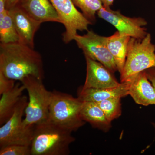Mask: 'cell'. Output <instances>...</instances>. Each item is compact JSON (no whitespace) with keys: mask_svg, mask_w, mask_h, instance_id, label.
I'll return each instance as SVG.
<instances>
[{"mask_svg":"<svg viewBox=\"0 0 155 155\" xmlns=\"http://www.w3.org/2000/svg\"><path fill=\"white\" fill-rule=\"evenodd\" d=\"M18 5L31 17L41 23H61L58 13L50 0H21Z\"/></svg>","mask_w":155,"mask_h":155,"instance_id":"13","label":"cell"},{"mask_svg":"<svg viewBox=\"0 0 155 155\" xmlns=\"http://www.w3.org/2000/svg\"><path fill=\"white\" fill-rule=\"evenodd\" d=\"M74 5L92 23L96 22V14L103 7L101 0H72Z\"/></svg>","mask_w":155,"mask_h":155,"instance_id":"19","label":"cell"},{"mask_svg":"<svg viewBox=\"0 0 155 155\" xmlns=\"http://www.w3.org/2000/svg\"><path fill=\"white\" fill-rule=\"evenodd\" d=\"M80 115L84 121L88 122L93 127L104 132H107L112 127L111 122L107 119L96 103L83 101Z\"/></svg>","mask_w":155,"mask_h":155,"instance_id":"15","label":"cell"},{"mask_svg":"<svg viewBox=\"0 0 155 155\" xmlns=\"http://www.w3.org/2000/svg\"><path fill=\"white\" fill-rule=\"evenodd\" d=\"M9 10L20 39L19 42L34 48L35 35L41 23L31 17L18 5Z\"/></svg>","mask_w":155,"mask_h":155,"instance_id":"11","label":"cell"},{"mask_svg":"<svg viewBox=\"0 0 155 155\" xmlns=\"http://www.w3.org/2000/svg\"><path fill=\"white\" fill-rule=\"evenodd\" d=\"M7 0H0V13L6 10Z\"/></svg>","mask_w":155,"mask_h":155,"instance_id":"25","label":"cell"},{"mask_svg":"<svg viewBox=\"0 0 155 155\" xmlns=\"http://www.w3.org/2000/svg\"><path fill=\"white\" fill-rule=\"evenodd\" d=\"M15 85V80L8 78L0 72V94L10 91Z\"/></svg>","mask_w":155,"mask_h":155,"instance_id":"22","label":"cell"},{"mask_svg":"<svg viewBox=\"0 0 155 155\" xmlns=\"http://www.w3.org/2000/svg\"><path fill=\"white\" fill-rule=\"evenodd\" d=\"M0 72L20 81L28 76L42 79L44 77L40 54L20 42L0 44Z\"/></svg>","mask_w":155,"mask_h":155,"instance_id":"1","label":"cell"},{"mask_svg":"<svg viewBox=\"0 0 155 155\" xmlns=\"http://www.w3.org/2000/svg\"><path fill=\"white\" fill-rule=\"evenodd\" d=\"M121 99L120 97L111 98L96 103L110 122L118 119L122 114Z\"/></svg>","mask_w":155,"mask_h":155,"instance_id":"20","label":"cell"},{"mask_svg":"<svg viewBox=\"0 0 155 155\" xmlns=\"http://www.w3.org/2000/svg\"><path fill=\"white\" fill-rule=\"evenodd\" d=\"M55 9L61 23L65 26L63 35L64 43L74 40L77 31H88L89 25L92 24L82 13L76 9L72 0H50Z\"/></svg>","mask_w":155,"mask_h":155,"instance_id":"8","label":"cell"},{"mask_svg":"<svg viewBox=\"0 0 155 155\" xmlns=\"http://www.w3.org/2000/svg\"><path fill=\"white\" fill-rule=\"evenodd\" d=\"M97 14L101 19L114 25L119 33L130 37L143 39L147 34L143 27L147 25L146 20L141 17H129L124 16L120 11L111 10L110 7L103 6Z\"/></svg>","mask_w":155,"mask_h":155,"instance_id":"9","label":"cell"},{"mask_svg":"<svg viewBox=\"0 0 155 155\" xmlns=\"http://www.w3.org/2000/svg\"><path fill=\"white\" fill-rule=\"evenodd\" d=\"M82 101L79 98L56 91L52 92L48 120L60 127L72 132L85 124L80 111Z\"/></svg>","mask_w":155,"mask_h":155,"instance_id":"4","label":"cell"},{"mask_svg":"<svg viewBox=\"0 0 155 155\" xmlns=\"http://www.w3.org/2000/svg\"><path fill=\"white\" fill-rule=\"evenodd\" d=\"M21 0H7L6 8L9 9L17 5Z\"/></svg>","mask_w":155,"mask_h":155,"instance_id":"24","label":"cell"},{"mask_svg":"<svg viewBox=\"0 0 155 155\" xmlns=\"http://www.w3.org/2000/svg\"><path fill=\"white\" fill-rule=\"evenodd\" d=\"M28 102L27 97L22 96L14 114L0 128V148L14 144L31 145L35 125L25 126L22 119Z\"/></svg>","mask_w":155,"mask_h":155,"instance_id":"6","label":"cell"},{"mask_svg":"<svg viewBox=\"0 0 155 155\" xmlns=\"http://www.w3.org/2000/svg\"><path fill=\"white\" fill-rule=\"evenodd\" d=\"M129 82H121L116 87L107 88H79L78 97L82 101L99 102L111 98H122L129 95Z\"/></svg>","mask_w":155,"mask_h":155,"instance_id":"14","label":"cell"},{"mask_svg":"<svg viewBox=\"0 0 155 155\" xmlns=\"http://www.w3.org/2000/svg\"><path fill=\"white\" fill-rule=\"evenodd\" d=\"M155 67V45L147 33L143 39L130 37L124 68L120 74V82L129 80L142 71Z\"/></svg>","mask_w":155,"mask_h":155,"instance_id":"5","label":"cell"},{"mask_svg":"<svg viewBox=\"0 0 155 155\" xmlns=\"http://www.w3.org/2000/svg\"><path fill=\"white\" fill-rule=\"evenodd\" d=\"M25 90L23 84L18 83L13 89L3 94L0 100V125H3L14 114L22 93Z\"/></svg>","mask_w":155,"mask_h":155,"instance_id":"17","label":"cell"},{"mask_svg":"<svg viewBox=\"0 0 155 155\" xmlns=\"http://www.w3.org/2000/svg\"><path fill=\"white\" fill-rule=\"evenodd\" d=\"M114 1V0H101V2L104 7H110V6L113 5Z\"/></svg>","mask_w":155,"mask_h":155,"instance_id":"26","label":"cell"},{"mask_svg":"<svg viewBox=\"0 0 155 155\" xmlns=\"http://www.w3.org/2000/svg\"><path fill=\"white\" fill-rule=\"evenodd\" d=\"M20 82L25 87L29 97L23 120L24 125H36L48 121L52 92L45 88L42 79L35 76L25 77Z\"/></svg>","mask_w":155,"mask_h":155,"instance_id":"3","label":"cell"},{"mask_svg":"<svg viewBox=\"0 0 155 155\" xmlns=\"http://www.w3.org/2000/svg\"><path fill=\"white\" fill-rule=\"evenodd\" d=\"M87 64V74L85 83L81 88H107L120 85L111 72L102 64L88 57H85Z\"/></svg>","mask_w":155,"mask_h":155,"instance_id":"10","label":"cell"},{"mask_svg":"<svg viewBox=\"0 0 155 155\" xmlns=\"http://www.w3.org/2000/svg\"><path fill=\"white\" fill-rule=\"evenodd\" d=\"M74 40L83 51L85 57L102 64L113 73L118 71L114 58L108 48L107 37L88 30L84 35L77 34Z\"/></svg>","mask_w":155,"mask_h":155,"instance_id":"7","label":"cell"},{"mask_svg":"<svg viewBox=\"0 0 155 155\" xmlns=\"http://www.w3.org/2000/svg\"><path fill=\"white\" fill-rule=\"evenodd\" d=\"M72 132L49 120L35 125L31 155H68L69 146L75 141Z\"/></svg>","mask_w":155,"mask_h":155,"instance_id":"2","label":"cell"},{"mask_svg":"<svg viewBox=\"0 0 155 155\" xmlns=\"http://www.w3.org/2000/svg\"><path fill=\"white\" fill-rule=\"evenodd\" d=\"M130 38V36L120 33L118 31L113 35L107 37L108 49L114 58L120 74L125 66Z\"/></svg>","mask_w":155,"mask_h":155,"instance_id":"16","label":"cell"},{"mask_svg":"<svg viewBox=\"0 0 155 155\" xmlns=\"http://www.w3.org/2000/svg\"><path fill=\"white\" fill-rule=\"evenodd\" d=\"M127 81L129 82V95L136 104L144 106L155 105V88L148 78L145 70Z\"/></svg>","mask_w":155,"mask_h":155,"instance_id":"12","label":"cell"},{"mask_svg":"<svg viewBox=\"0 0 155 155\" xmlns=\"http://www.w3.org/2000/svg\"><path fill=\"white\" fill-rule=\"evenodd\" d=\"M145 72L148 78L155 88V67L147 69ZM154 126L155 127V124Z\"/></svg>","mask_w":155,"mask_h":155,"instance_id":"23","label":"cell"},{"mask_svg":"<svg viewBox=\"0 0 155 155\" xmlns=\"http://www.w3.org/2000/svg\"><path fill=\"white\" fill-rule=\"evenodd\" d=\"M0 41L3 44L20 41L10 11L7 9L0 13Z\"/></svg>","mask_w":155,"mask_h":155,"instance_id":"18","label":"cell"},{"mask_svg":"<svg viewBox=\"0 0 155 155\" xmlns=\"http://www.w3.org/2000/svg\"><path fill=\"white\" fill-rule=\"evenodd\" d=\"M0 155H31V148L22 145H11L1 147Z\"/></svg>","mask_w":155,"mask_h":155,"instance_id":"21","label":"cell"}]
</instances>
